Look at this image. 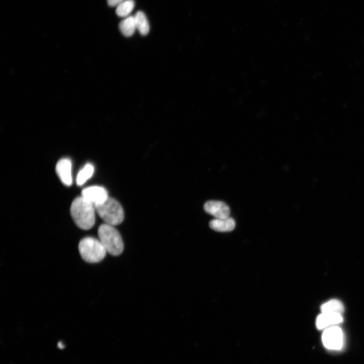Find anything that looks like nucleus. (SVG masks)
<instances>
[{
  "mask_svg": "<svg viewBox=\"0 0 364 364\" xmlns=\"http://www.w3.org/2000/svg\"><path fill=\"white\" fill-rule=\"evenodd\" d=\"M95 207L96 212L105 223L114 226L120 224L124 219L123 209L114 198L109 197L104 202Z\"/></svg>",
  "mask_w": 364,
  "mask_h": 364,
  "instance_id": "7ed1b4c3",
  "label": "nucleus"
},
{
  "mask_svg": "<svg viewBox=\"0 0 364 364\" xmlns=\"http://www.w3.org/2000/svg\"><path fill=\"white\" fill-rule=\"evenodd\" d=\"M322 312L341 314L344 311L342 303L337 299H332L324 303L321 307Z\"/></svg>",
  "mask_w": 364,
  "mask_h": 364,
  "instance_id": "ddd939ff",
  "label": "nucleus"
},
{
  "mask_svg": "<svg viewBox=\"0 0 364 364\" xmlns=\"http://www.w3.org/2000/svg\"><path fill=\"white\" fill-rule=\"evenodd\" d=\"M343 321L341 314L322 312L316 320V326L318 329L328 328L330 326L339 324Z\"/></svg>",
  "mask_w": 364,
  "mask_h": 364,
  "instance_id": "1a4fd4ad",
  "label": "nucleus"
},
{
  "mask_svg": "<svg viewBox=\"0 0 364 364\" xmlns=\"http://www.w3.org/2000/svg\"><path fill=\"white\" fill-rule=\"evenodd\" d=\"M100 241L107 252L113 256L120 255L123 250V242L119 232L107 223L100 225L98 230Z\"/></svg>",
  "mask_w": 364,
  "mask_h": 364,
  "instance_id": "f03ea898",
  "label": "nucleus"
},
{
  "mask_svg": "<svg viewBox=\"0 0 364 364\" xmlns=\"http://www.w3.org/2000/svg\"><path fill=\"white\" fill-rule=\"evenodd\" d=\"M204 211L213 215L215 218H224L229 217L230 209L223 202L211 200L206 202L203 206Z\"/></svg>",
  "mask_w": 364,
  "mask_h": 364,
  "instance_id": "0eeeda50",
  "label": "nucleus"
},
{
  "mask_svg": "<svg viewBox=\"0 0 364 364\" xmlns=\"http://www.w3.org/2000/svg\"><path fill=\"white\" fill-rule=\"evenodd\" d=\"M119 29L124 36H132L136 29L134 16H129L120 21Z\"/></svg>",
  "mask_w": 364,
  "mask_h": 364,
  "instance_id": "9b49d317",
  "label": "nucleus"
},
{
  "mask_svg": "<svg viewBox=\"0 0 364 364\" xmlns=\"http://www.w3.org/2000/svg\"><path fill=\"white\" fill-rule=\"evenodd\" d=\"M81 258L88 263H97L106 256L107 251L99 239L87 237L81 239L78 244Z\"/></svg>",
  "mask_w": 364,
  "mask_h": 364,
  "instance_id": "20e7f679",
  "label": "nucleus"
},
{
  "mask_svg": "<svg viewBox=\"0 0 364 364\" xmlns=\"http://www.w3.org/2000/svg\"><path fill=\"white\" fill-rule=\"evenodd\" d=\"M343 338L341 329L335 326L326 328L322 335V341L324 346L330 349H341L343 344Z\"/></svg>",
  "mask_w": 364,
  "mask_h": 364,
  "instance_id": "39448f33",
  "label": "nucleus"
},
{
  "mask_svg": "<svg viewBox=\"0 0 364 364\" xmlns=\"http://www.w3.org/2000/svg\"><path fill=\"white\" fill-rule=\"evenodd\" d=\"M95 205L83 198L78 197L72 201L70 214L75 224L80 229L87 230L95 223Z\"/></svg>",
  "mask_w": 364,
  "mask_h": 364,
  "instance_id": "f257e3e1",
  "label": "nucleus"
},
{
  "mask_svg": "<svg viewBox=\"0 0 364 364\" xmlns=\"http://www.w3.org/2000/svg\"><path fill=\"white\" fill-rule=\"evenodd\" d=\"M236 225L235 220L230 217L224 218H215L209 222L210 228L219 232H227L233 231Z\"/></svg>",
  "mask_w": 364,
  "mask_h": 364,
  "instance_id": "9d476101",
  "label": "nucleus"
},
{
  "mask_svg": "<svg viewBox=\"0 0 364 364\" xmlns=\"http://www.w3.org/2000/svg\"><path fill=\"white\" fill-rule=\"evenodd\" d=\"M136 29L142 35H146L149 32L150 26L145 14L142 11L136 12L134 16Z\"/></svg>",
  "mask_w": 364,
  "mask_h": 364,
  "instance_id": "f8f14e48",
  "label": "nucleus"
},
{
  "mask_svg": "<svg viewBox=\"0 0 364 364\" xmlns=\"http://www.w3.org/2000/svg\"><path fill=\"white\" fill-rule=\"evenodd\" d=\"M81 196L94 205L102 203L109 197L106 189L98 186L84 189L81 192Z\"/></svg>",
  "mask_w": 364,
  "mask_h": 364,
  "instance_id": "423d86ee",
  "label": "nucleus"
},
{
  "mask_svg": "<svg viewBox=\"0 0 364 364\" xmlns=\"http://www.w3.org/2000/svg\"><path fill=\"white\" fill-rule=\"evenodd\" d=\"M124 0H107V3L109 6L117 7Z\"/></svg>",
  "mask_w": 364,
  "mask_h": 364,
  "instance_id": "dca6fc26",
  "label": "nucleus"
},
{
  "mask_svg": "<svg viewBox=\"0 0 364 364\" xmlns=\"http://www.w3.org/2000/svg\"><path fill=\"white\" fill-rule=\"evenodd\" d=\"M72 163L69 158L59 160L56 166V171L61 181L67 186L72 184Z\"/></svg>",
  "mask_w": 364,
  "mask_h": 364,
  "instance_id": "6e6552de",
  "label": "nucleus"
},
{
  "mask_svg": "<svg viewBox=\"0 0 364 364\" xmlns=\"http://www.w3.org/2000/svg\"><path fill=\"white\" fill-rule=\"evenodd\" d=\"M94 167L91 163H87L78 172L76 176V184L78 186L84 184L93 175Z\"/></svg>",
  "mask_w": 364,
  "mask_h": 364,
  "instance_id": "4468645a",
  "label": "nucleus"
},
{
  "mask_svg": "<svg viewBox=\"0 0 364 364\" xmlns=\"http://www.w3.org/2000/svg\"><path fill=\"white\" fill-rule=\"evenodd\" d=\"M134 5L133 0H124L116 7V13L120 17H127L133 10Z\"/></svg>",
  "mask_w": 364,
  "mask_h": 364,
  "instance_id": "2eb2a0df",
  "label": "nucleus"
}]
</instances>
